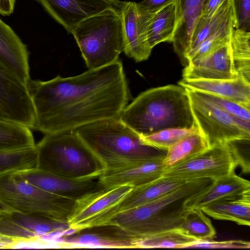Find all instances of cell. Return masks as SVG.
Wrapping results in <instances>:
<instances>
[{
  "label": "cell",
  "mask_w": 250,
  "mask_h": 250,
  "mask_svg": "<svg viewBox=\"0 0 250 250\" xmlns=\"http://www.w3.org/2000/svg\"><path fill=\"white\" fill-rule=\"evenodd\" d=\"M69 33L84 19L108 8L120 10L119 0H34Z\"/></svg>",
  "instance_id": "obj_14"
},
{
  "label": "cell",
  "mask_w": 250,
  "mask_h": 250,
  "mask_svg": "<svg viewBox=\"0 0 250 250\" xmlns=\"http://www.w3.org/2000/svg\"><path fill=\"white\" fill-rule=\"evenodd\" d=\"M29 52L13 29L0 19V64L27 85Z\"/></svg>",
  "instance_id": "obj_17"
},
{
  "label": "cell",
  "mask_w": 250,
  "mask_h": 250,
  "mask_svg": "<svg viewBox=\"0 0 250 250\" xmlns=\"http://www.w3.org/2000/svg\"><path fill=\"white\" fill-rule=\"evenodd\" d=\"M198 241L187 235L180 229H176L139 239L137 248L186 249Z\"/></svg>",
  "instance_id": "obj_29"
},
{
  "label": "cell",
  "mask_w": 250,
  "mask_h": 250,
  "mask_svg": "<svg viewBox=\"0 0 250 250\" xmlns=\"http://www.w3.org/2000/svg\"><path fill=\"white\" fill-rule=\"evenodd\" d=\"M16 0H0V15L10 16L14 12Z\"/></svg>",
  "instance_id": "obj_39"
},
{
  "label": "cell",
  "mask_w": 250,
  "mask_h": 250,
  "mask_svg": "<svg viewBox=\"0 0 250 250\" xmlns=\"http://www.w3.org/2000/svg\"><path fill=\"white\" fill-rule=\"evenodd\" d=\"M73 34L88 69L119 60L123 51L120 10L108 8L80 21Z\"/></svg>",
  "instance_id": "obj_6"
},
{
  "label": "cell",
  "mask_w": 250,
  "mask_h": 250,
  "mask_svg": "<svg viewBox=\"0 0 250 250\" xmlns=\"http://www.w3.org/2000/svg\"><path fill=\"white\" fill-rule=\"evenodd\" d=\"M119 119L142 136L170 128L196 124L187 89L168 84L140 93L123 110Z\"/></svg>",
  "instance_id": "obj_3"
},
{
  "label": "cell",
  "mask_w": 250,
  "mask_h": 250,
  "mask_svg": "<svg viewBox=\"0 0 250 250\" xmlns=\"http://www.w3.org/2000/svg\"><path fill=\"white\" fill-rule=\"evenodd\" d=\"M3 209L2 207L0 205V210Z\"/></svg>",
  "instance_id": "obj_40"
},
{
  "label": "cell",
  "mask_w": 250,
  "mask_h": 250,
  "mask_svg": "<svg viewBox=\"0 0 250 250\" xmlns=\"http://www.w3.org/2000/svg\"><path fill=\"white\" fill-rule=\"evenodd\" d=\"M133 188L123 185L106 188L78 202L69 221L70 228L79 229L94 226L103 215L120 202Z\"/></svg>",
  "instance_id": "obj_16"
},
{
  "label": "cell",
  "mask_w": 250,
  "mask_h": 250,
  "mask_svg": "<svg viewBox=\"0 0 250 250\" xmlns=\"http://www.w3.org/2000/svg\"><path fill=\"white\" fill-rule=\"evenodd\" d=\"M58 239L61 248H137L139 239L117 225L105 224L79 229Z\"/></svg>",
  "instance_id": "obj_12"
},
{
  "label": "cell",
  "mask_w": 250,
  "mask_h": 250,
  "mask_svg": "<svg viewBox=\"0 0 250 250\" xmlns=\"http://www.w3.org/2000/svg\"><path fill=\"white\" fill-rule=\"evenodd\" d=\"M187 80L231 79L238 77L232 66L229 42L210 54L188 62L183 70Z\"/></svg>",
  "instance_id": "obj_19"
},
{
  "label": "cell",
  "mask_w": 250,
  "mask_h": 250,
  "mask_svg": "<svg viewBox=\"0 0 250 250\" xmlns=\"http://www.w3.org/2000/svg\"><path fill=\"white\" fill-rule=\"evenodd\" d=\"M73 131L100 159L105 170L166 155L167 151L148 144L119 118L98 121Z\"/></svg>",
  "instance_id": "obj_4"
},
{
  "label": "cell",
  "mask_w": 250,
  "mask_h": 250,
  "mask_svg": "<svg viewBox=\"0 0 250 250\" xmlns=\"http://www.w3.org/2000/svg\"><path fill=\"white\" fill-rule=\"evenodd\" d=\"M34 130L44 134L73 131L103 120L119 118L129 99L122 62L76 76L48 81L30 79Z\"/></svg>",
  "instance_id": "obj_1"
},
{
  "label": "cell",
  "mask_w": 250,
  "mask_h": 250,
  "mask_svg": "<svg viewBox=\"0 0 250 250\" xmlns=\"http://www.w3.org/2000/svg\"><path fill=\"white\" fill-rule=\"evenodd\" d=\"M154 13L134 1H124L121 8L123 51L136 62L147 60L151 54L148 29Z\"/></svg>",
  "instance_id": "obj_11"
},
{
  "label": "cell",
  "mask_w": 250,
  "mask_h": 250,
  "mask_svg": "<svg viewBox=\"0 0 250 250\" xmlns=\"http://www.w3.org/2000/svg\"><path fill=\"white\" fill-rule=\"evenodd\" d=\"M77 203L33 185L25 180L18 171L0 174V205L3 209L69 223Z\"/></svg>",
  "instance_id": "obj_7"
},
{
  "label": "cell",
  "mask_w": 250,
  "mask_h": 250,
  "mask_svg": "<svg viewBox=\"0 0 250 250\" xmlns=\"http://www.w3.org/2000/svg\"><path fill=\"white\" fill-rule=\"evenodd\" d=\"M178 84L188 89L215 95L250 107V82L241 77L231 79L187 80Z\"/></svg>",
  "instance_id": "obj_20"
},
{
  "label": "cell",
  "mask_w": 250,
  "mask_h": 250,
  "mask_svg": "<svg viewBox=\"0 0 250 250\" xmlns=\"http://www.w3.org/2000/svg\"><path fill=\"white\" fill-rule=\"evenodd\" d=\"M209 147L207 140L201 133H195L169 147L163 162L167 169L193 158Z\"/></svg>",
  "instance_id": "obj_26"
},
{
  "label": "cell",
  "mask_w": 250,
  "mask_h": 250,
  "mask_svg": "<svg viewBox=\"0 0 250 250\" xmlns=\"http://www.w3.org/2000/svg\"><path fill=\"white\" fill-rule=\"evenodd\" d=\"M195 91L200 97L215 104L232 117L250 123V107L215 95Z\"/></svg>",
  "instance_id": "obj_33"
},
{
  "label": "cell",
  "mask_w": 250,
  "mask_h": 250,
  "mask_svg": "<svg viewBox=\"0 0 250 250\" xmlns=\"http://www.w3.org/2000/svg\"><path fill=\"white\" fill-rule=\"evenodd\" d=\"M231 155L243 173L250 171V138H241L226 143Z\"/></svg>",
  "instance_id": "obj_34"
},
{
  "label": "cell",
  "mask_w": 250,
  "mask_h": 250,
  "mask_svg": "<svg viewBox=\"0 0 250 250\" xmlns=\"http://www.w3.org/2000/svg\"><path fill=\"white\" fill-rule=\"evenodd\" d=\"M177 23L175 0L155 12L148 29V41L150 47L162 42H172Z\"/></svg>",
  "instance_id": "obj_24"
},
{
  "label": "cell",
  "mask_w": 250,
  "mask_h": 250,
  "mask_svg": "<svg viewBox=\"0 0 250 250\" xmlns=\"http://www.w3.org/2000/svg\"><path fill=\"white\" fill-rule=\"evenodd\" d=\"M237 165L226 143L209 147L193 158L165 170L163 176L186 181L215 179L228 175Z\"/></svg>",
  "instance_id": "obj_10"
},
{
  "label": "cell",
  "mask_w": 250,
  "mask_h": 250,
  "mask_svg": "<svg viewBox=\"0 0 250 250\" xmlns=\"http://www.w3.org/2000/svg\"><path fill=\"white\" fill-rule=\"evenodd\" d=\"M214 180L188 181L158 199L117 213L105 224L117 225L138 239L180 229L186 213L198 197L211 187Z\"/></svg>",
  "instance_id": "obj_2"
},
{
  "label": "cell",
  "mask_w": 250,
  "mask_h": 250,
  "mask_svg": "<svg viewBox=\"0 0 250 250\" xmlns=\"http://www.w3.org/2000/svg\"><path fill=\"white\" fill-rule=\"evenodd\" d=\"M233 19L231 0H226L212 16H200L193 30L189 51Z\"/></svg>",
  "instance_id": "obj_25"
},
{
  "label": "cell",
  "mask_w": 250,
  "mask_h": 250,
  "mask_svg": "<svg viewBox=\"0 0 250 250\" xmlns=\"http://www.w3.org/2000/svg\"><path fill=\"white\" fill-rule=\"evenodd\" d=\"M250 243L241 240L216 241L212 240H200L187 246V249H249Z\"/></svg>",
  "instance_id": "obj_36"
},
{
  "label": "cell",
  "mask_w": 250,
  "mask_h": 250,
  "mask_svg": "<svg viewBox=\"0 0 250 250\" xmlns=\"http://www.w3.org/2000/svg\"><path fill=\"white\" fill-rule=\"evenodd\" d=\"M18 172L25 180L33 185L77 202L106 189L96 179H68L46 172L37 167L18 171Z\"/></svg>",
  "instance_id": "obj_13"
},
{
  "label": "cell",
  "mask_w": 250,
  "mask_h": 250,
  "mask_svg": "<svg viewBox=\"0 0 250 250\" xmlns=\"http://www.w3.org/2000/svg\"><path fill=\"white\" fill-rule=\"evenodd\" d=\"M165 155L140 161L128 166L106 169L98 178L105 188L128 185L138 187L163 176L166 167L163 161Z\"/></svg>",
  "instance_id": "obj_15"
},
{
  "label": "cell",
  "mask_w": 250,
  "mask_h": 250,
  "mask_svg": "<svg viewBox=\"0 0 250 250\" xmlns=\"http://www.w3.org/2000/svg\"><path fill=\"white\" fill-rule=\"evenodd\" d=\"M173 0H144L139 3L143 9L151 12H155Z\"/></svg>",
  "instance_id": "obj_37"
},
{
  "label": "cell",
  "mask_w": 250,
  "mask_h": 250,
  "mask_svg": "<svg viewBox=\"0 0 250 250\" xmlns=\"http://www.w3.org/2000/svg\"><path fill=\"white\" fill-rule=\"evenodd\" d=\"M234 28L250 31V0H231Z\"/></svg>",
  "instance_id": "obj_35"
},
{
  "label": "cell",
  "mask_w": 250,
  "mask_h": 250,
  "mask_svg": "<svg viewBox=\"0 0 250 250\" xmlns=\"http://www.w3.org/2000/svg\"><path fill=\"white\" fill-rule=\"evenodd\" d=\"M212 218L234 222L239 225H250V190L214 201L201 208Z\"/></svg>",
  "instance_id": "obj_22"
},
{
  "label": "cell",
  "mask_w": 250,
  "mask_h": 250,
  "mask_svg": "<svg viewBox=\"0 0 250 250\" xmlns=\"http://www.w3.org/2000/svg\"><path fill=\"white\" fill-rule=\"evenodd\" d=\"M175 0L177 23L172 42L175 52L184 63L185 55L189 50L193 30L207 0Z\"/></svg>",
  "instance_id": "obj_21"
},
{
  "label": "cell",
  "mask_w": 250,
  "mask_h": 250,
  "mask_svg": "<svg viewBox=\"0 0 250 250\" xmlns=\"http://www.w3.org/2000/svg\"><path fill=\"white\" fill-rule=\"evenodd\" d=\"M250 190V182L237 175L235 171L215 179L211 187L200 196L192 207L202 208L218 199Z\"/></svg>",
  "instance_id": "obj_23"
},
{
  "label": "cell",
  "mask_w": 250,
  "mask_h": 250,
  "mask_svg": "<svg viewBox=\"0 0 250 250\" xmlns=\"http://www.w3.org/2000/svg\"><path fill=\"white\" fill-rule=\"evenodd\" d=\"M37 168L71 179H97L105 167L74 131L45 134L36 144Z\"/></svg>",
  "instance_id": "obj_5"
},
{
  "label": "cell",
  "mask_w": 250,
  "mask_h": 250,
  "mask_svg": "<svg viewBox=\"0 0 250 250\" xmlns=\"http://www.w3.org/2000/svg\"><path fill=\"white\" fill-rule=\"evenodd\" d=\"M70 228L64 223L46 217L2 209L0 210V238L16 244L57 236Z\"/></svg>",
  "instance_id": "obj_9"
},
{
  "label": "cell",
  "mask_w": 250,
  "mask_h": 250,
  "mask_svg": "<svg viewBox=\"0 0 250 250\" xmlns=\"http://www.w3.org/2000/svg\"><path fill=\"white\" fill-rule=\"evenodd\" d=\"M226 0H207L203 7L201 16L208 17L212 16Z\"/></svg>",
  "instance_id": "obj_38"
},
{
  "label": "cell",
  "mask_w": 250,
  "mask_h": 250,
  "mask_svg": "<svg viewBox=\"0 0 250 250\" xmlns=\"http://www.w3.org/2000/svg\"><path fill=\"white\" fill-rule=\"evenodd\" d=\"M200 132L196 124L190 128H170L146 136L143 138L148 144L167 151L169 147L186 137Z\"/></svg>",
  "instance_id": "obj_32"
},
{
  "label": "cell",
  "mask_w": 250,
  "mask_h": 250,
  "mask_svg": "<svg viewBox=\"0 0 250 250\" xmlns=\"http://www.w3.org/2000/svg\"><path fill=\"white\" fill-rule=\"evenodd\" d=\"M180 229L187 235L198 240H211L216 231L211 221L201 208L192 207L186 213Z\"/></svg>",
  "instance_id": "obj_30"
},
{
  "label": "cell",
  "mask_w": 250,
  "mask_h": 250,
  "mask_svg": "<svg viewBox=\"0 0 250 250\" xmlns=\"http://www.w3.org/2000/svg\"><path fill=\"white\" fill-rule=\"evenodd\" d=\"M229 44L235 74L250 82V32L233 28Z\"/></svg>",
  "instance_id": "obj_28"
},
{
  "label": "cell",
  "mask_w": 250,
  "mask_h": 250,
  "mask_svg": "<svg viewBox=\"0 0 250 250\" xmlns=\"http://www.w3.org/2000/svg\"><path fill=\"white\" fill-rule=\"evenodd\" d=\"M186 89L194 121L209 147L237 138H250V123L232 117L195 90Z\"/></svg>",
  "instance_id": "obj_8"
},
{
  "label": "cell",
  "mask_w": 250,
  "mask_h": 250,
  "mask_svg": "<svg viewBox=\"0 0 250 250\" xmlns=\"http://www.w3.org/2000/svg\"><path fill=\"white\" fill-rule=\"evenodd\" d=\"M234 19L214 34L207 38L184 57L186 65L189 62L204 57L229 42L232 30L234 28Z\"/></svg>",
  "instance_id": "obj_31"
},
{
  "label": "cell",
  "mask_w": 250,
  "mask_h": 250,
  "mask_svg": "<svg viewBox=\"0 0 250 250\" xmlns=\"http://www.w3.org/2000/svg\"><path fill=\"white\" fill-rule=\"evenodd\" d=\"M186 182L185 180L162 176L144 185L134 188L120 202L103 215L96 225L105 224L109 218L119 212L158 199L176 190Z\"/></svg>",
  "instance_id": "obj_18"
},
{
  "label": "cell",
  "mask_w": 250,
  "mask_h": 250,
  "mask_svg": "<svg viewBox=\"0 0 250 250\" xmlns=\"http://www.w3.org/2000/svg\"><path fill=\"white\" fill-rule=\"evenodd\" d=\"M35 146L30 128L16 123L0 119V153Z\"/></svg>",
  "instance_id": "obj_27"
},
{
  "label": "cell",
  "mask_w": 250,
  "mask_h": 250,
  "mask_svg": "<svg viewBox=\"0 0 250 250\" xmlns=\"http://www.w3.org/2000/svg\"></svg>",
  "instance_id": "obj_41"
}]
</instances>
